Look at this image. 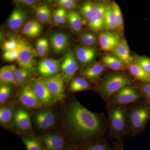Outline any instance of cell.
Instances as JSON below:
<instances>
[{"mask_svg": "<svg viewBox=\"0 0 150 150\" xmlns=\"http://www.w3.org/2000/svg\"><path fill=\"white\" fill-rule=\"evenodd\" d=\"M15 65L4 66L0 69V81L1 84H10L15 83L14 72L16 69Z\"/></svg>", "mask_w": 150, "mask_h": 150, "instance_id": "cell-22", "label": "cell"}, {"mask_svg": "<svg viewBox=\"0 0 150 150\" xmlns=\"http://www.w3.org/2000/svg\"><path fill=\"white\" fill-rule=\"evenodd\" d=\"M108 129L105 138L108 141L131 136L127 115V105H112L106 106Z\"/></svg>", "mask_w": 150, "mask_h": 150, "instance_id": "cell-2", "label": "cell"}, {"mask_svg": "<svg viewBox=\"0 0 150 150\" xmlns=\"http://www.w3.org/2000/svg\"><path fill=\"white\" fill-rule=\"evenodd\" d=\"M61 63V60L45 58L41 60L38 64V71L45 78L52 76L58 74Z\"/></svg>", "mask_w": 150, "mask_h": 150, "instance_id": "cell-12", "label": "cell"}, {"mask_svg": "<svg viewBox=\"0 0 150 150\" xmlns=\"http://www.w3.org/2000/svg\"><path fill=\"white\" fill-rule=\"evenodd\" d=\"M69 36L64 33H56L50 37V43L55 53L60 54L66 50L69 43Z\"/></svg>", "mask_w": 150, "mask_h": 150, "instance_id": "cell-17", "label": "cell"}, {"mask_svg": "<svg viewBox=\"0 0 150 150\" xmlns=\"http://www.w3.org/2000/svg\"><path fill=\"white\" fill-rule=\"evenodd\" d=\"M67 22L71 28L75 32L80 31L83 25V18L81 14L75 11L68 12Z\"/></svg>", "mask_w": 150, "mask_h": 150, "instance_id": "cell-24", "label": "cell"}, {"mask_svg": "<svg viewBox=\"0 0 150 150\" xmlns=\"http://www.w3.org/2000/svg\"><path fill=\"white\" fill-rule=\"evenodd\" d=\"M35 15L38 20L42 23H48L51 18V11L47 5H40L35 9Z\"/></svg>", "mask_w": 150, "mask_h": 150, "instance_id": "cell-28", "label": "cell"}, {"mask_svg": "<svg viewBox=\"0 0 150 150\" xmlns=\"http://www.w3.org/2000/svg\"><path fill=\"white\" fill-rule=\"evenodd\" d=\"M23 142L27 150H46L40 139L33 137H23Z\"/></svg>", "mask_w": 150, "mask_h": 150, "instance_id": "cell-31", "label": "cell"}, {"mask_svg": "<svg viewBox=\"0 0 150 150\" xmlns=\"http://www.w3.org/2000/svg\"><path fill=\"white\" fill-rule=\"evenodd\" d=\"M78 150H114L109 141L105 138H101L91 142Z\"/></svg>", "mask_w": 150, "mask_h": 150, "instance_id": "cell-25", "label": "cell"}, {"mask_svg": "<svg viewBox=\"0 0 150 150\" xmlns=\"http://www.w3.org/2000/svg\"><path fill=\"white\" fill-rule=\"evenodd\" d=\"M127 115L131 136L137 137L145 131L150 121V105L142 98L134 104L127 105Z\"/></svg>", "mask_w": 150, "mask_h": 150, "instance_id": "cell-4", "label": "cell"}, {"mask_svg": "<svg viewBox=\"0 0 150 150\" xmlns=\"http://www.w3.org/2000/svg\"><path fill=\"white\" fill-rule=\"evenodd\" d=\"M56 115L52 110H43L36 113L35 123L38 128L45 130L54 126L56 123Z\"/></svg>", "mask_w": 150, "mask_h": 150, "instance_id": "cell-15", "label": "cell"}, {"mask_svg": "<svg viewBox=\"0 0 150 150\" xmlns=\"http://www.w3.org/2000/svg\"><path fill=\"white\" fill-rule=\"evenodd\" d=\"M88 26L90 29L94 32L100 31L105 28L104 20L99 18L95 15L89 21Z\"/></svg>", "mask_w": 150, "mask_h": 150, "instance_id": "cell-37", "label": "cell"}, {"mask_svg": "<svg viewBox=\"0 0 150 150\" xmlns=\"http://www.w3.org/2000/svg\"><path fill=\"white\" fill-rule=\"evenodd\" d=\"M110 5L115 15L117 31L121 35H122L124 33V23L121 9L117 3L115 2H112Z\"/></svg>", "mask_w": 150, "mask_h": 150, "instance_id": "cell-32", "label": "cell"}, {"mask_svg": "<svg viewBox=\"0 0 150 150\" xmlns=\"http://www.w3.org/2000/svg\"><path fill=\"white\" fill-rule=\"evenodd\" d=\"M105 28L110 30H117L116 19L111 5H107L104 19Z\"/></svg>", "mask_w": 150, "mask_h": 150, "instance_id": "cell-29", "label": "cell"}, {"mask_svg": "<svg viewBox=\"0 0 150 150\" xmlns=\"http://www.w3.org/2000/svg\"><path fill=\"white\" fill-rule=\"evenodd\" d=\"M19 4L26 7L35 6L38 3V1L35 0H19L16 1Z\"/></svg>", "mask_w": 150, "mask_h": 150, "instance_id": "cell-46", "label": "cell"}, {"mask_svg": "<svg viewBox=\"0 0 150 150\" xmlns=\"http://www.w3.org/2000/svg\"><path fill=\"white\" fill-rule=\"evenodd\" d=\"M42 28L39 22L35 20H30L24 25L22 33L28 37L33 38L40 35Z\"/></svg>", "mask_w": 150, "mask_h": 150, "instance_id": "cell-23", "label": "cell"}, {"mask_svg": "<svg viewBox=\"0 0 150 150\" xmlns=\"http://www.w3.org/2000/svg\"><path fill=\"white\" fill-rule=\"evenodd\" d=\"M105 67L102 63L96 62L86 67L80 74L88 81L97 84L105 72Z\"/></svg>", "mask_w": 150, "mask_h": 150, "instance_id": "cell-13", "label": "cell"}, {"mask_svg": "<svg viewBox=\"0 0 150 150\" xmlns=\"http://www.w3.org/2000/svg\"><path fill=\"white\" fill-rule=\"evenodd\" d=\"M18 39L11 38L6 40L2 45V49L4 51H11L17 48Z\"/></svg>", "mask_w": 150, "mask_h": 150, "instance_id": "cell-45", "label": "cell"}, {"mask_svg": "<svg viewBox=\"0 0 150 150\" xmlns=\"http://www.w3.org/2000/svg\"><path fill=\"white\" fill-rule=\"evenodd\" d=\"M97 53L96 48L92 46H81L76 49L75 55L78 61L83 64L93 62Z\"/></svg>", "mask_w": 150, "mask_h": 150, "instance_id": "cell-16", "label": "cell"}, {"mask_svg": "<svg viewBox=\"0 0 150 150\" xmlns=\"http://www.w3.org/2000/svg\"><path fill=\"white\" fill-rule=\"evenodd\" d=\"M112 146L114 150H125L123 138H119L115 140L112 144Z\"/></svg>", "mask_w": 150, "mask_h": 150, "instance_id": "cell-47", "label": "cell"}, {"mask_svg": "<svg viewBox=\"0 0 150 150\" xmlns=\"http://www.w3.org/2000/svg\"><path fill=\"white\" fill-rule=\"evenodd\" d=\"M18 48L19 56L17 62L20 68L33 73L35 70L36 58L38 54L36 50L28 41L18 39Z\"/></svg>", "mask_w": 150, "mask_h": 150, "instance_id": "cell-5", "label": "cell"}, {"mask_svg": "<svg viewBox=\"0 0 150 150\" xmlns=\"http://www.w3.org/2000/svg\"><path fill=\"white\" fill-rule=\"evenodd\" d=\"M80 40L86 46H92L97 42L96 36L91 32H86L81 35Z\"/></svg>", "mask_w": 150, "mask_h": 150, "instance_id": "cell-40", "label": "cell"}, {"mask_svg": "<svg viewBox=\"0 0 150 150\" xmlns=\"http://www.w3.org/2000/svg\"><path fill=\"white\" fill-rule=\"evenodd\" d=\"M11 90L9 84H1L0 86V103L3 104L8 99Z\"/></svg>", "mask_w": 150, "mask_h": 150, "instance_id": "cell-42", "label": "cell"}, {"mask_svg": "<svg viewBox=\"0 0 150 150\" xmlns=\"http://www.w3.org/2000/svg\"><path fill=\"white\" fill-rule=\"evenodd\" d=\"M49 49V43L46 38H42L38 39L36 42V51L40 57H44L48 54Z\"/></svg>", "mask_w": 150, "mask_h": 150, "instance_id": "cell-33", "label": "cell"}, {"mask_svg": "<svg viewBox=\"0 0 150 150\" xmlns=\"http://www.w3.org/2000/svg\"><path fill=\"white\" fill-rule=\"evenodd\" d=\"M27 18L26 12L21 8L17 7L9 17L8 25L10 29L16 30L20 28Z\"/></svg>", "mask_w": 150, "mask_h": 150, "instance_id": "cell-19", "label": "cell"}, {"mask_svg": "<svg viewBox=\"0 0 150 150\" xmlns=\"http://www.w3.org/2000/svg\"><path fill=\"white\" fill-rule=\"evenodd\" d=\"M78 60L75 54L72 51H69L63 58L60 66L62 75L65 81L68 83L72 80L73 77L77 71Z\"/></svg>", "mask_w": 150, "mask_h": 150, "instance_id": "cell-8", "label": "cell"}, {"mask_svg": "<svg viewBox=\"0 0 150 150\" xmlns=\"http://www.w3.org/2000/svg\"><path fill=\"white\" fill-rule=\"evenodd\" d=\"M30 73L23 68L16 69L14 72L16 81L14 85L18 86L22 84L29 79Z\"/></svg>", "mask_w": 150, "mask_h": 150, "instance_id": "cell-36", "label": "cell"}, {"mask_svg": "<svg viewBox=\"0 0 150 150\" xmlns=\"http://www.w3.org/2000/svg\"><path fill=\"white\" fill-rule=\"evenodd\" d=\"M19 56L18 48L11 51H4L3 54V58L8 62H13L17 61Z\"/></svg>", "mask_w": 150, "mask_h": 150, "instance_id": "cell-43", "label": "cell"}, {"mask_svg": "<svg viewBox=\"0 0 150 150\" xmlns=\"http://www.w3.org/2000/svg\"><path fill=\"white\" fill-rule=\"evenodd\" d=\"M112 53L128 67L135 62L134 57L131 56L129 46L125 39H122L119 45L112 51Z\"/></svg>", "mask_w": 150, "mask_h": 150, "instance_id": "cell-18", "label": "cell"}, {"mask_svg": "<svg viewBox=\"0 0 150 150\" xmlns=\"http://www.w3.org/2000/svg\"><path fill=\"white\" fill-rule=\"evenodd\" d=\"M146 81L150 82V74L149 75V77H148Z\"/></svg>", "mask_w": 150, "mask_h": 150, "instance_id": "cell-49", "label": "cell"}, {"mask_svg": "<svg viewBox=\"0 0 150 150\" xmlns=\"http://www.w3.org/2000/svg\"><path fill=\"white\" fill-rule=\"evenodd\" d=\"M137 86L139 89L142 98L150 105V82H141Z\"/></svg>", "mask_w": 150, "mask_h": 150, "instance_id": "cell-39", "label": "cell"}, {"mask_svg": "<svg viewBox=\"0 0 150 150\" xmlns=\"http://www.w3.org/2000/svg\"><path fill=\"white\" fill-rule=\"evenodd\" d=\"M65 113L72 147L79 150L91 142L106 137L108 124L105 112H92L74 99L68 104Z\"/></svg>", "mask_w": 150, "mask_h": 150, "instance_id": "cell-1", "label": "cell"}, {"mask_svg": "<svg viewBox=\"0 0 150 150\" xmlns=\"http://www.w3.org/2000/svg\"><path fill=\"white\" fill-rule=\"evenodd\" d=\"M101 62L105 67L116 71L128 69L125 63L113 54H106L102 56Z\"/></svg>", "mask_w": 150, "mask_h": 150, "instance_id": "cell-20", "label": "cell"}, {"mask_svg": "<svg viewBox=\"0 0 150 150\" xmlns=\"http://www.w3.org/2000/svg\"><path fill=\"white\" fill-rule=\"evenodd\" d=\"M67 150H78V149H75L74 148L71 147Z\"/></svg>", "mask_w": 150, "mask_h": 150, "instance_id": "cell-48", "label": "cell"}, {"mask_svg": "<svg viewBox=\"0 0 150 150\" xmlns=\"http://www.w3.org/2000/svg\"><path fill=\"white\" fill-rule=\"evenodd\" d=\"M106 6L102 3H98L95 5V15L104 20L106 11Z\"/></svg>", "mask_w": 150, "mask_h": 150, "instance_id": "cell-44", "label": "cell"}, {"mask_svg": "<svg viewBox=\"0 0 150 150\" xmlns=\"http://www.w3.org/2000/svg\"><path fill=\"white\" fill-rule=\"evenodd\" d=\"M40 140L46 150H67L72 147L69 143L58 134H46Z\"/></svg>", "mask_w": 150, "mask_h": 150, "instance_id": "cell-9", "label": "cell"}, {"mask_svg": "<svg viewBox=\"0 0 150 150\" xmlns=\"http://www.w3.org/2000/svg\"><path fill=\"white\" fill-rule=\"evenodd\" d=\"M49 91L56 101H62L64 99L65 80L61 74L43 79Z\"/></svg>", "mask_w": 150, "mask_h": 150, "instance_id": "cell-7", "label": "cell"}, {"mask_svg": "<svg viewBox=\"0 0 150 150\" xmlns=\"http://www.w3.org/2000/svg\"><path fill=\"white\" fill-rule=\"evenodd\" d=\"M56 4L59 8L74 11L77 7V2L74 0H59L56 1Z\"/></svg>", "mask_w": 150, "mask_h": 150, "instance_id": "cell-41", "label": "cell"}, {"mask_svg": "<svg viewBox=\"0 0 150 150\" xmlns=\"http://www.w3.org/2000/svg\"><path fill=\"white\" fill-rule=\"evenodd\" d=\"M91 88V86L88 81L82 76L74 78L70 83V90L72 93L88 90Z\"/></svg>", "mask_w": 150, "mask_h": 150, "instance_id": "cell-26", "label": "cell"}, {"mask_svg": "<svg viewBox=\"0 0 150 150\" xmlns=\"http://www.w3.org/2000/svg\"><path fill=\"white\" fill-rule=\"evenodd\" d=\"M134 78L122 71L111 73L102 78L96 85V91L107 104L111 96L121 89L134 84Z\"/></svg>", "mask_w": 150, "mask_h": 150, "instance_id": "cell-3", "label": "cell"}, {"mask_svg": "<svg viewBox=\"0 0 150 150\" xmlns=\"http://www.w3.org/2000/svg\"><path fill=\"white\" fill-rule=\"evenodd\" d=\"M19 100L23 105L32 109L40 108L43 105L30 84L26 85L23 88L19 96Z\"/></svg>", "mask_w": 150, "mask_h": 150, "instance_id": "cell-11", "label": "cell"}, {"mask_svg": "<svg viewBox=\"0 0 150 150\" xmlns=\"http://www.w3.org/2000/svg\"><path fill=\"white\" fill-rule=\"evenodd\" d=\"M95 4L88 1L84 3L81 7V14L88 21L95 15Z\"/></svg>", "mask_w": 150, "mask_h": 150, "instance_id": "cell-34", "label": "cell"}, {"mask_svg": "<svg viewBox=\"0 0 150 150\" xmlns=\"http://www.w3.org/2000/svg\"><path fill=\"white\" fill-rule=\"evenodd\" d=\"M67 11L65 9L59 8L54 11L53 21L55 24L62 25L67 22Z\"/></svg>", "mask_w": 150, "mask_h": 150, "instance_id": "cell-35", "label": "cell"}, {"mask_svg": "<svg viewBox=\"0 0 150 150\" xmlns=\"http://www.w3.org/2000/svg\"><path fill=\"white\" fill-rule=\"evenodd\" d=\"M143 98L139 89L134 84L129 85L118 91L110 97L106 106L112 105H130Z\"/></svg>", "mask_w": 150, "mask_h": 150, "instance_id": "cell-6", "label": "cell"}, {"mask_svg": "<svg viewBox=\"0 0 150 150\" xmlns=\"http://www.w3.org/2000/svg\"><path fill=\"white\" fill-rule=\"evenodd\" d=\"M122 39L119 35L109 31L101 32L98 36L100 48L103 51L107 52H112Z\"/></svg>", "mask_w": 150, "mask_h": 150, "instance_id": "cell-14", "label": "cell"}, {"mask_svg": "<svg viewBox=\"0 0 150 150\" xmlns=\"http://www.w3.org/2000/svg\"><path fill=\"white\" fill-rule=\"evenodd\" d=\"M13 108L12 105L2 106L0 109V123L2 126L8 125L13 115Z\"/></svg>", "mask_w": 150, "mask_h": 150, "instance_id": "cell-30", "label": "cell"}, {"mask_svg": "<svg viewBox=\"0 0 150 150\" xmlns=\"http://www.w3.org/2000/svg\"><path fill=\"white\" fill-rule=\"evenodd\" d=\"M30 85L41 103L46 105H51L55 101L54 96L49 91L42 79H35Z\"/></svg>", "mask_w": 150, "mask_h": 150, "instance_id": "cell-10", "label": "cell"}, {"mask_svg": "<svg viewBox=\"0 0 150 150\" xmlns=\"http://www.w3.org/2000/svg\"><path fill=\"white\" fill-rule=\"evenodd\" d=\"M135 62L140 66L144 71L150 74V58L146 56L135 55Z\"/></svg>", "mask_w": 150, "mask_h": 150, "instance_id": "cell-38", "label": "cell"}, {"mask_svg": "<svg viewBox=\"0 0 150 150\" xmlns=\"http://www.w3.org/2000/svg\"><path fill=\"white\" fill-rule=\"evenodd\" d=\"M128 69L133 78L140 82L146 81L149 75L135 62L129 65Z\"/></svg>", "mask_w": 150, "mask_h": 150, "instance_id": "cell-27", "label": "cell"}, {"mask_svg": "<svg viewBox=\"0 0 150 150\" xmlns=\"http://www.w3.org/2000/svg\"><path fill=\"white\" fill-rule=\"evenodd\" d=\"M14 119L17 127L21 131L26 132L31 129L30 116L26 110L23 109L17 110L14 115Z\"/></svg>", "mask_w": 150, "mask_h": 150, "instance_id": "cell-21", "label": "cell"}]
</instances>
